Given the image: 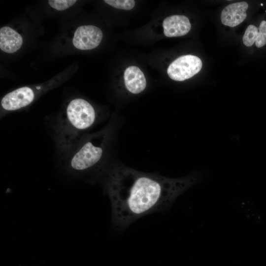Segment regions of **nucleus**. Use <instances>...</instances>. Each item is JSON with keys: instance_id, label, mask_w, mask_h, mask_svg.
Wrapping results in <instances>:
<instances>
[{"instance_id": "2eb2a0df", "label": "nucleus", "mask_w": 266, "mask_h": 266, "mask_svg": "<svg viewBox=\"0 0 266 266\" xmlns=\"http://www.w3.org/2000/svg\"><path fill=\"white\" fill-rule=\"evenodd\" d=\"M261 6H263V3H261Z\"/></svg>"}, {"instance_id": "1a4fd4ad", "label": "nucleus", "mask_w": 266, "mask_h": 266, "mask_svg": "<svg viewBox=\"0 0 266 266\" xmlns=\"http://www.w3.org/2000/svg\"><path fill=\"white\" fill-rule=\"evenodd\" d=\"M124 79L126 89L132 94H139L146 88V78L137 66H132L127 67L124 73Z\"/></svg>"}, {"instance_id": "4468645a", "label": "nucleus", "mask_w": 266, "mask_h": 266, "mask_svg": "<svg viewBox=\"0 0 266 266\" xmlns=\"http://www.w3.org/2000/svg\"><path fill=\"white\" fill-rule=\"evenodd\" d=\"M266 44V21H263L258 28V33L255 41V45L261 48Z\"/></svg>"}, {"instance_id": "f257e3e1", "label": "nucleus", "mask_w": 266, "mask_h": 266, "mask_svg": "<svg viewBox=\"0 0 266 266\" xmlns=\"http://www.w3.org/2000/svg\"><path fill=\"white\" fill-rule=\"evenodd\" d=\"M203 178L200 172L169 178L124 165L113 166L104 175L103 184L111 202L114 228L122 230L142 216L167 210L180 195Z\"/></svg>"}, {"instance_id": "7ed1b4c3", "label": "nucleus", "mask_w": 266, "mask_h": 266, "mask_svg": "<svg viewBox=\"0 0 266 266\" xmlns=\"http://www.w3.org/2000/svg\"><path fill=\"white\" fill-rule=\"evenodd\" d=\"M109 140L106 129L84 136L65 158V168L70 174L81 176L95 168L104 157Z\"/></svg>"}, {"instance_id": "39448f33", "label": "nucleus", "mask_w": 266, "mask_h": 266, "mask_svg": "<svg viewBox=\"0 0 266 266\" xmlns=\"http://www.w3.org/2000/svg\"><path fill=\"white\" fill-rule=\"evenodd\" d=\"M34 99L31 88L24 86L6 94L1 100V118L6 113L19 110L31 104Z\"/></svg>"}, {"instance_id": "ddd939ff", "label": "nucleus", "mask_w": 266, "mask_h": 266, "mask_svg": "<svg viewBox=\"0 0 266 266\" xmlns=\"http://www.w3.org/2000/svg\"><path fill=\"white\" fill-rule=\"evenodd\" d=\"M76 2V0H50L48 3L56 10H64L73 6Z\"/></svg>"}, {"instance_id": "20e7f679", "label": "nucleus", "mask_w": 266, "mask_h": 266, "mask_svg": "<svg viewBox=\"0 0 266 266\" xmlns=\"http://www.w3.org/2000/svg\"><path fill=\"white\" fill-rule=\"evenodd\" d=\"M202 67V62L197 56L186 55L172 62L167 69L169 77L172 80L182 81L198 73Z\"/></svg>"}, {"instance_id": "f8f14e48", "label": "nucleus", "mask_w": 266, "mask_h": 266, "mask_svg": "<svg viewBox=\"0 0 266 266\" xmlns=\"http://www.w3.org/2000/svg\"><path fill=\"white\" fill-rule=\"evenodd\" d=\"M104 1L113 7L124 10H131L135 5L133 0H105Z\"/></svg>"}, {"instance_id": "0eeeda50", "label": "nucleus", "mask_w": 266, "mask_h": 266, "mask_svg": "<svg viewBox=\"0 0 266 266\" xmlns=\"http://www.w3.org/2000/svg\"><path fill=\"white\" fill-rule=\"evenodd\" d=\"M248 8L246 2H234L226 6L222 11L221 20L225 26L234 27L242 23L246 18Z\"/></svg>"}, {"instance_id": "9d476101", "label": "nucleus", "mask_w": 266, "mask_h": 266, "mask_svg": "<svg viewBox=\"0 0 266 266\" xmlns=\"http://www.w3.org/2000/svg\"><path fill=\"white\" fill-rule=\"evenodd\" d=\"M23 38L15 30L9 26L0 29V48L7 53L17 52L22 46Z\"/></svg>"}, {"instance_id": "f03ea898", "label": "nucleus", "mask_w": 266, "mask_h": 266, "mask_svg": "<svg viewBox=\"0 0 266 266\" xmlns=\"http://www.w3.org/2000/svg\"><path fill=\"white\" fill-rule=\"evenodd\" d=\"M97 119V113L89 102L79 98L71 100L54 124V138L59 154L66 158Z\"/></svg>"}, {"instance_id": "423d86ee", "label": "nucleus", "mask_w": 266, "mask_h": 266, "mask_svg": "<svg viewBox=\"0 0 266 266\" xmlns=\"http://www.w3.org/2000/svg\"><path fill=\"white\" fill-rule=\"evenodd\" d=\"M102 36V32L98 27L83 25L79 26L75 30L72 38V43L78 49L91 50L99 45Z\"/></svg>"}, {"instance_id": "6e6552de", "label": "nucleus", "mask_w": 266, "mask_h": 266, "mask_svg": "<svg viewBox=\"0 0 266 266\" xmlns=\"http://www.w3.org/2000/svg\"><path fill=\"white\" fill-rule=\"evenodd\" d=\"M164 34L167 37H177L184 35L190 31L191 25L189 19L185 16L173 15L166 17L163 21Z\"/></svg>"}, {"instance_id": "9b49d317", "label": "nucleus", "mask_w": 266, "mask_h": 266, "mask_svg": "<svg viewBox=\"0 0 266 266\" xmlns=\"http://www.w3.org/2000/svg\"><path fill=\"white\" fill-rule=\"evenodd\" d=\"M258 33V28L250 25L246 29L243 37V42L246 46H252L256 41Z\"/></svg>"}]
</instances>
